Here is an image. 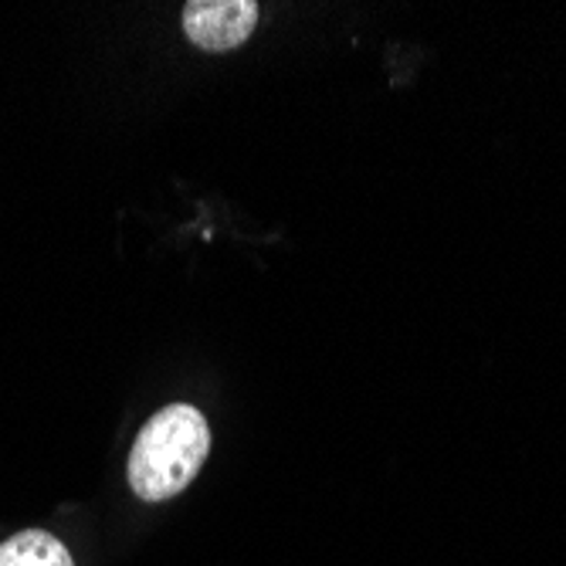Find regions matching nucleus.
<instances>
[{
	"mask_svg": "<svg viewBox=\"0 0 566 566\" xmlns=\"http://www.w3.org/2000/svg\"><path fill=\"white\" fill-rule=\"evenodd\" d=\"M208 454V418L190 403H167L139 428L126 461V482L143 502L177 499L200 475Z\"/></svg>",
	"mask_w": 566,
	"mask_h": 566,
	"instance_id": "1",
	"label": "nucleus"
},
{
	"mask_svg": "<svg viewBox=\"0 0 566 566\" xmlns=\"http://www.w3.org/2000/svg\"><path fill=\"white\" fill-rule=\"evenodd\" d=\"M262 8L254 0H190L184 8V34L200 51H234L241 48L254 28H259Z\"/></svg>",
	"mask_w": 566,
	"mask_h": 566,
	"instance_id": "2",
	"label": "nucleus"
},
{
	"mask_svg": "<svg viewBox=\"0 0 566 566\" xmlns=\"http://www.w3.org/2000/svg\"><path fill=\"white\" fill-rule=\"evenodd\" d=\"M0 566H75V559L55 533L24 530L0 543Z\"/></svg>",
	"mask_w": 566,
	"mask_h": 566,
	"instance_id": "3",
	"label": "nucleus"
}]
</instances>
